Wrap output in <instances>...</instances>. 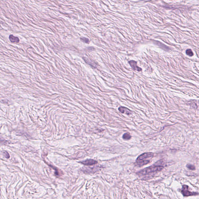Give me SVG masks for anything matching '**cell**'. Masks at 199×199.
Instances as JSON below:
<instances>
[{
  "label": "cell",
  "mask_w": 199,
  "mask_h": 199,
  "mask_svg": "<svg viewBox=\"0 0 199 199\" xmlns=\"http://www.w3.org/2000/svg\"><path fill=\"white\" fill-rule=\"evenodd\" d=\"M154 156V153L152 152H146L142 154L136 160V165L140 167L149 164Z\"/></svg>",
  "instance_id": "6da1fadb"
},
{
  "label": "cell",
  "mask_w": 199,
  "mask_h": 199,
  "mask_svg": "<svg viewBox=\"0 0 199 199\" xmlns=\"http://www.w3.org/2000/svg\"><path fill=\"white\" fill-rule=\"evenodd\" d=\"M163 168V167L162 166L154 165L143 169L138 172L137 173L139 175H144L149 174V173H152L153 172L160 171Z\"/></svg>",
  "instance_id": "7a4b0ae2"
},
{
  "label": "cell",
  "mask_w": 199,
  "mask_h": 199,
  "mask_svg": "<svg viewBox=\"0 0 199 199\" xmlns=\"http://www.w3.org/2000/svg\"><path fill=\"white\" fill-rule=\"evenodd\" d=\"M181 193L183 196H193L197 194L196 192H192L189 191L188 190V186L187 185H183L182 186V189L181 190Z\"/></svg>",
  "instance_id": "3957f363"
},
{
  "label": "cell",
  "mask_w": 199,
  "mask_h": 199,
  "mask_svg": "<svg viewBox=\"0 0 199 199\" xmlns=\"http://www.w3.org/2000/svg\"><path fill=\"white\" fill-rule=\"evenodd\" d=\"M81 163L84 165L92 166L97 164L98 162L95 160H92V159H88V160H86L84 161H81Z\"/></svg>",
  "instance_id": "277c9868"
},
{
  "label": "cell",
  "mask_w": 199,
  "mask_h": 199,
  "mask_svg": "<svg viewBox=\"0 0 199 199\" xmlns=\"http://www.w3.org/2000/svg\"><path fill=\"white\" fill-rule=\"evenodd\" d=\"M129 63L130 65V66L131 67V68L134 71L140 72L142 70L141 69V68H140L139 67L137 66V63L136 61H130L129 62Z\"/></svg>",
  "instance_id": "5b68a950"
},
{
  "label": "cell",
  "mask_w": 199,
  "mask_h": 199,
  "mask_svg": "<svg viewBox=\"0 0 199 199\" xmlns=\"http://www.w3.org/2000/svg\"><path fill=\"white\" fill-rule=\"evenodd\" d=\"M118 110L119 112H121L122 113L126 114L127 115H130L131 114V111L130 110H129L128 108L125 107H119V108Z\"/></svg>",
  "instance_id": "8992f818"
},
{
  "label": "cell",
  "mask_w": 199,
  "mask_h": 199,
  "mask_svg": "<svg viewBox=\"0 0 199 199\" xmlns=\"http://www.w3.org/2000/svg\"><path fill=\"white\" fill-rule=\"evenodd\" d=\"M9 39L10 41L12 43H14V42L18 43L19 42V39L17 37H15L13 35H9Z\"/></svg>",
  "instance_id": "52a82bcc"
},
{
  "label": "cell",
  "mask_w": 199,
  "mask_h": 199,
  "mask_svg": "<svg viewBox=\"0 0 199 199\" xmlns=\"http://www.w3.org/2000/svg\"><path fill=\"white\" fill-rule=\"evenodd\" d=\"M83 58L84 59V61L86 62V63H87L88 65L91 66L92 67H94V68H96L97 67V65H96V63L95 62L91 61L90 60H89V59L86 58Z\"/></svg>",
  "instance_id": "ba28073f"
},
{
  "label": "cell",
  "mask_w": 199,
  "mask_h": 199,
  "mask_svg": "<svg viewBox=\"0 0 199 199\" xmlns=\"http://www.w3.org/2000/svg\"><path fill=\"white\" fill-rule=\"evenodd\" d=\"M131 137V136L130 134L128 132L124 134L123 136V139L124 140H129L130 139Z\"/></svg>",
  "instance_id": "9c48e42d"
},
{
  "label": "cell",
  "mask_w": 199,
  "mask_h": 199,
  "mask_svg": "<svg viewBox=\"0 0 199 199\" xmlns=\"http://www.w3.org/2000/svg\"><path fill=\"white\" fill-rule=\"evenodd\" d=\"M80 40L82 41V42L86 44H89L90 43V40L89 39L85 37H82L80 38Z\"/></svg>",
  "instance_id": "30bf717a"
},
{
  "label": "cell",
  "mask_w": 199,
  "mask_h": 199,
  "mask_svg": "<svg viewBox=\"0 0 199 199\" xmlns=\"http://www.w3.org/2000/svg\"><path fill=\"white\" fill-rule=\"evenodd\" d=\"M186 167H187L188 169H190V170H194L196 169L195 166L194 165H191V164H187V165Z\"/></svg>",
  "instance_id": "8fae6325"
},
{
  "label": "cell",
  "mask_w": 199,
  "mask_h": 199,
  "mask_svg": "<svg viewBox=\"0 0 199 199\" xmlns=\"http://www.w3.org/2000/svg\"><path fill=\"white\" fill-rule=\"evenodd\" d=\"M186 52L187 55L189 56H192L194 55L191 49H187V50L186 51Z\"/></svg>",
  "instance_id": "7c38bea8"
},
{
  "label": "cell",
  "mask_w": 199,
  "mask_h": 199,
  "mask_svg": "<svg viewBox=\"0 0 199 199\" xmlns=\"http://www.w3.org/2000/svg\"><path fill=\"white\" fill-rule=\"evenodd\" d=\"M3 154L4 156L6 158H10L9 155V154L8 152H6V151H4L3 152Z\"/></svg>",
  "instance_id": "4fadbf2b"
}]
</instances>
